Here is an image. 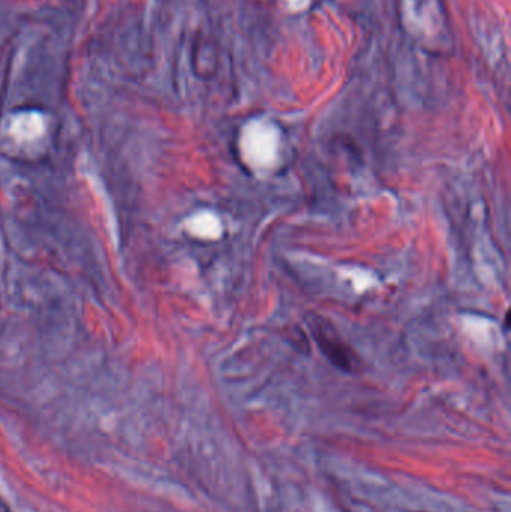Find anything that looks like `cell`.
Returning <instances> with one entry per match:
<instances>
[{"label": "cell", "mask_w": 511, "mask_h": 512, "mask_svg": "<svg viewBox=\"0 0 511 512\" xmlns=\"http://www.w3.org/2000/svg\"><path fill=\"white\" fill-rule=\"evenodd\" d=\"M11 131L18 140H36L44 132V119L35 111L18 114L12 120Z\"/></svg>", "instance_id": "7a4b0ae2"}, {"label": "cell", "mask_w": 511, "mask_h": 512, "mask_svg": "<svg viewBox=\"0 0 511 512\" xmlns=\"http://www.w3.org/2000/svg\"><path fill=\"white\" fill-rule=\"evenodd\" d=\"M0 512H14L11 510L8 504H6L5 499L0 496Z\"/></svg>", "instance_id": "3957f363"}, {"label": "cell", "mask_w": 511, "mask_h": 512, "mask_svg": "<svg viewBox=\"0 0 511 512\" xmlns=\"http://www.w3.org/2000/svg\"><path fill=\"white\" fill-rule=\"evenodd\" d=\"M309 325H311L312 334H314L323 354L339 369L345 370V372H356L357 367L360 366L359 357L342 340L335 327L323 316H312L309 318Z\"/></svg>", "instance_id": "6da1fadb"}]
</instances>
